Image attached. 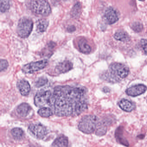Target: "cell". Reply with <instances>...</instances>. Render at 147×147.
I'll list each match as a JSON object with an SVG mask.
<instances>
[{"label": "cell", "instance_id": "cell-1", "mask_svg": "<svg viewBox=\"0 0 147 147\" xmlns=\"http://www.w3.org/2000/svg\"><path fill=\"white\" fill-rule=\"evenodd\" d=\"M87 90L82 86H58L53 88L47 105L59 117L75 116L88 109Z\"/></svg>", "mask_w": 147, "mask_h": 147}, {"label": "cell", "instance_id": "cell-2", "mask_svg": "<svg viewBox=\"0 0 147 147\" xmlns=\"http://www.w3.org/2000/svg\"><path fill=\"white\" fill-rule=\"evenodd\" d=\"M99 122V119L96 116L86 115L80 120L78 125V128L84 134H91L96 130Z\"/></svg>", "mask_w": 147, "mask_h": 147}, {"label": "cell", "instance_id": "cell-3", "mask_svg": "<svg viewBox=\"0 0 147 147\" xmlns=\"http://www.w3.org/2000/svg\"><path fill=\"white\" fill-rule=\"evenodd\" d=\"M30 6L31 10L36 14L47 16L51 12V6L46 0H32Z\"/></svg>", "mask_w": 147, "mask_h": 147}, {"label": "cell", "instance_id": "cell-4", "mask_svg": "<svg viewBox=\"0 0 147 147\" xmlns=\"http://www.w3.org/2000/svg\"><path fill=\"white\" fill-rule=\"evenodd\" d=\"M33 27V22L30 18L23 17L21 18L18 22L17 33L22 38H28L31 34Z\"/></svg>", "mask_w": 147, "mask_h": 147}, {"label": "cell", "instance_id": "cell-5", "mask_svg": "<svg viewBox=\"0 0 147 147\" xmlns=\"http://www.w3.org/2000/svg\"><path fill=\"white\" fill-rule=\"evenodd\" d=\"M109 71L118 78H126L129 73V69L127 66L120 63H113L109 67Z\"/></svg>", "mask_w": 147, "mask_h": 147}, {"label": "cell", "instance_id": "cell-6", "mask_svg": "<svg viewBox=\"0 0 147 147\" xmlns=\"http://www.w3.org/2000/svg\"><path fill=\"white\" fill-rule=\"evenodd\" d=\"M28 130L33 136L39 140L44 139L48 134L46 127L40 123L30 124Z\"/></svg>", "mask_w": 147, "mask_h": 147}, {"label": "cell", "instance_id": "cell-7", "mask_svg": "<svg viewBox=\"0 0 147 147\" xmlns=\"http://www.w3.org/2000/svg\"><path fill=\"white\" fill-rule=\"evenodd\" d=\"M51 91L42 90L37 92L34 98V103L37 107L39 108L46 107Z\"/></svg>", "mask_w": 147, "mask_h": 147}, {"label": "cell", "instance_id": "cell-8", "mask_svg": "<svg viewBox=\"0 0 147 147\" xmlns=\"http://www.w3.org/2000/svg\"><path fill=\"white\" fill-rule=\"evenodd\" d=\"M48 64L47 60L32 62L23 66L22 71L24 73L32 74L45 69Z\"/></svg>", "mask_w": 147, "mask_h": 147}, {"label": "cell", "instance_id": "cell-9", "mask_svg": "<svg viewBox=\"0 0 147 147\" xmlns=\"http://www.w3.org/2000/svg\"><path fill=\"white\" fill-rule=\"evenodd\" d=\"M147 90L146 86L144 84L136 85L127 89L126 93L128 96L136 97L143 94Z\"/></svg>", "mask_w": 147, "mask_h": 147}, {"label": "cell", "instance_id": "cell-10", "mask_svg": "<svg viewBox=\"0 0 147 147\" xmlns=\"http://www.w3.org/2000/svg\"><path fill=\"white\" fill-rule=\"evenodd\" d=\"M105 19L109 24H113L118 20V16L117 11L112 7L107 9L105 13Z\"/></svg>", "mask_w": 147, "mask_h": 147}, {"label": "cell", "instance_id": "cell-11", "mask_svg": "<svg viewBox=\"0 0 147 147\" xmlns=\"http://www.w3.org/2000/svg\"><path fill=\"white\" fill-rule=\"evenodd\" d=\"M73 68V64L68 60H65L57 65L55 71L57 74H63L68 72Z\"/></svg>", "mask_w": 147, "mask_h": 147}, {"label": "cell", "instance_id": "cell-12", "mask_svg": "<svg viewBox=\"0 0 147 147\" xmlns=\"http://www.w3.org/2000/svg\"><path fill=\"white\" fill-rule=\"evenodd\" d=\"M17 86L22 95L26 96L29 94L31 90V86L28 81L22 80L18 82Z\"/></svg>", "mask_w": 147, "mask_h": 147}, {"label": "cell", "instance_id": "cell-13", "mask_svg": "<svg viewBox=\"0 0 147 147\" xmlns=\"http://www.w3.org/2000/svg\"><path fill=\"white\" fill-rule=\"evenodd\" d=\"M118 105L121 109L126 112H130L136 108L135 104L127 99H122L118 103Z\"/></svg>", "mask_w": 147, "mask_h": 147}, {"label": "cell", "instance_id": "cell-14", "mask_svg": "<svg viewBox=\"0 0 147 147\" xmlns=\"http://www.w3.org/2000/svg\"><path fill=\"white\" fill-rule=\"evenodd\" d=\"M123 127H119L116 130L115 137L117 141L121 145L126 147L129 146V143L123 136Z\"/></svg>", "mask_w": 147, "mask_h": 147}, {"label": "cell", "instance_id": "cell-15", "mask_svg": "<svg viewBox=\"0 0 147 147\" xmlns=\"http://www.w3.org/2000/svg\"><path fill=\"white\" fill-rule=\"evenodd\" d=\"M32 108L29 105L26 103H22L18 106L16 109L17 113L20 116L26 117L29 115Z\"/></svg>", "mask_w": 147, "mask_h": 147}, {"label": "cell", "instance_id": "cell-16", "mask_svg": "<svg viewBox=\"0 0 147 147\" xmlns=\"http://www.w3.org/2000/svg\"><path fill=\"white\" fill-rule=\"evenodd\" d=\"M78 47L80 52L84 54L90 53L91 51V47L88 44L87 40L84 38L81 39L79 40L78 43Z\"/></svg>", "mask_w": 147, "mask_h": 147}, {"label": "cell", "instance_id": "cell-17", "mask_svg": "<svg viewBox=\"0 0 147 147\" xmlns=\"http://www.w3.org/2000/svg\"><path fill=\"white\" fill-rule=\"evenodd\" d=\"M69 140L66 136H61L56 139L51 147H68Z\"/></svg>", "mask_w": 147, "mask_h": 147}, {"label": "cell", "instance_id": "cell-18", "mask_svg": "<svg viewBox=\"0 0 147 147\" xmlns=\"http://www.w3.org/2000/svg\"><path fill=\"white\" fill-rule=\"evenodd\" d=\"M101 78L105 81L110 83H117L119 82L121 80L120 79L117 78L115 76H114L109 71H104L103 73L101 74Z\"/></svg>", "mask_w": 147, "mask_h": 147}, {"label": "cell", "instance_id": "cell-19", "mask_svg": "<svg viewBox=\"0 0 147 147\" xmlns=\"http://www.w3.org/2000/svg\"><path fill=\"white\" fill-rule=\"evenodd\" d=\"M114 38L117 40L122 42H126L130 39V37L128 34L122 30L117 31L114 34Z\"/></svg>", "mask_w": 147, "mask_h": 147}, {"label": "cell", "instance_id": "cell-20", "mask_svg": "<svg viewBox=\"0 0 147 147\" xmlns=\"http://www.w3.org/2000/svg\"><path fill=\"white\" fill-rule=\"evenodd\" d=\"M49 22L45 19L39 20L37 22V31L39 33H43L47 29Z\"/></svg>", "mask_w": 147, "mask_h": 147}, {"label": "cell", "instance_id": "cell-21", "mask_svg": "<svg viewBox=\"0 0 147 147\" xmlns=\"http://www.w3.org/2000/svg\"><path fill=\"white\" fill-rule=\"evenodd\" d=\"M107 127L105 122H99L96 129V134L98 136H102L107 133Z\"/></svg>", "mask_w": 147, "mask_h": 147}, {"label": "cell", "instance_id": "cell-22", "mask_svg": "<svg viewBox=\"0 0 147 147\" xmlns=\"http://www.w3.org/2000/svg\"><path fill=\"white\" fill-rule=\"evenodd\" d=\"M40 116L43 117H49L53 115L52 110L49 107H45L41 108L38 112Z\"/></svg>", "mask_w": 147, "mask_h": 147}, {"label": "cell", "instance_id": "cell-23", "mask_svg": "<svg viewBox=\"0 0 147 147\" xmlns=\"http://www.w3.org/2000/svg\"><path fill=\"white\" fill-rule=\"evenodd\" d=\"M82 7L80 3H77L71 9V16L74 19H77L79 17L81 13Z\"/></svg>", "mask_w": 147, "mask_h": 147}, {"label": "cell", "instance_id": "cell-24", "mask_svg": "<svg viewBox=\"0 0 147 147\" xmlns=\"http://www.w3.org/2000/svg\"><path fill=\"white\" fill-rule=\"evenodd\" d=\"M12 136L16 140H21L24 136V132L21 128H14L11 130Z\"/></svg>", "mask_w": 147, "mask_h": 147}, {"label": "cell", "instance_id": "cell-25", "mask_svg": "<svg viewBox=\"0 0 147 147\" xmlns=\"http://www.w3.org/2000/svg\"><path fill=\"white\" fill-rule=\"evenodd\" d=\"M10 7L9 0H2L0 3V12L5 13L9 10Z\"/></svg>", "mask_w": 147, "mask_h": 147}, {"label": "cell", "instance_id": "cell-26", "mask_svg": "<svg viewBox=\"0 0 147 147\" xmlns=\"http://www.w3.org/2000/svg\"><path fill=\"white\" fill-rule=\"evenodd\" d=\"M48 81L47 78L44 77H40V78H39L37 80V81L35 82V86L38 88L42 87V86L45 85L47 84Z\"/></svg>", "mask_w": 147, "mask_h": 147}, {"label": "cell", "instance_id": "cell-27", "mask_svg": "<svg viewBox=\"0 0 147 147\" xmlns=\"http://www.w3.org/2000/svg\"><path fill=\"white\" fill-rule=\"evenodd\" d=\"M131 28L136 32H140L143 30V26L140 22H136L131 25Z\"/></svg>", "mask_w": 147, "mask_h": 147}, {"label": "cell", "instance_id": "cell-28", "mask_svg": "<svg viewBox=\"0 0 147 147\" xmlns=\"http://www.w3.org/2000/svg\"><path fill=\"white\" fill-rule=\"evenodd\" d=\"M9 66L8 61L6 59H0V72L5 70Z\"/></svg>", "mask_w": 147, "mask_h": 147}, {"label": "cell", "instance_id": "cell-29", "mask_svg": "<svg viewBox=\"0 0 147 147\" xmlns=\"http://www.w3.org/2000/svg\"><path fill=\"white\" fill-rule=\"evenodd\" d=\"M141 45L145 54L147 55V40H141Z\"/></svg>", "mask_w": 147, "mask_h": 147}, {"label": "cell", "instance_id": "cell-30", "mask_svg": "<svg viewBox=\"0 0 147 147\" xmlns=\"http://www.w3.org/2000/svg\"><path fill=\"white\" fill-rule=\"evenodd\" d=\"M76 30V28L74 26H70L67 28V31L69 32H73Z\"/></svg>", "mask_w": 147, "mask_h": 147}, {"label": "cell", "instance_id": "cell-31", "mask_svg": "<svg viewBox=\"0 0 147 147\" xmlns=\"http://www.w3.org/2000/svg\"><path fill=\"white\" fill-rule=\"evenodd\" d=\"M102 91L104 92H105V93H107V92H109L110 90V89H109V88H108V87H105L102 89Z\"/></svg>", "mask_w": 147, "mask_h": 147}, {"label": "cell", "instance_id": "cell-32", "mask_svg": "<svg viewBox=\"0 0 147 147\" xmlns=\"http://www.w3.org/2000/svg\"><path fill=\"white\" fill-rule=\"evenodd\" d=\"M139 1H145V0H139Z\"/></svg>", "mask_w": 147, "mask_h": 147}, {"label": "cell", "instance_id": "cell-33", "mask_svg": "<svg viewBox=\"0 0 147 147\" xmlns=\"http://www.w3.org/2000/svg\"><path fill=\"white\" fill-rule=\"evenodd\" d=\"M2 0H0V3H1V1Z\"/></svg>", "mask_w": 147, "mask_h": 147}]
</instances>
